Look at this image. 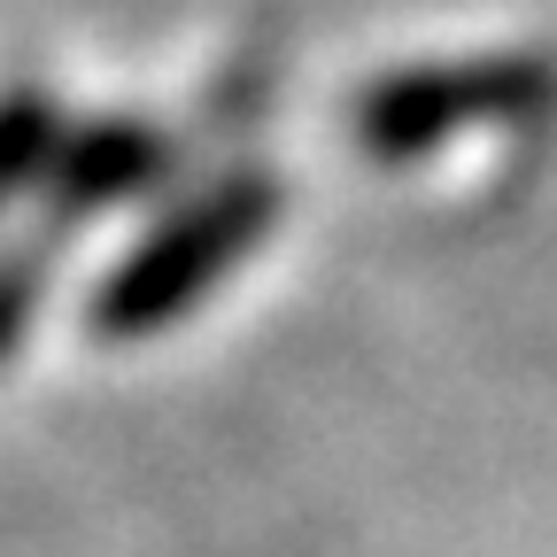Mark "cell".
I'll use <instances>...</instances> for the list:
<instances>
[{
    "label": "cell",
    "instance_id": "obj_1",
    "mask_svg": "<svg viewBox=\"0 0 557 557\" xmlns=\"http://www.w3.org/2000/svg\"><path fill=\"white\" fill-rule=\"evenodd\" d=\"M271 225H278V178L263 163H240L225 178H209L163 225L139 233L132 256L109 263V278L94 287V310H86L94 333L101 341H148V333L178 325Z\"/></svg>",
    "mask_w": 557,
    "mask_h": 557
},
{
    "label": "cell",
    "instance_id": "obj_2",
    "mask_svg": "<svg viewBox=\"0 0 557 557\" xmlns=\"http://www.w3.org/2000/svg\"><path fill=\"white\" fill-rule=\"evenodd\" d=\"M557 101V70L542 54H480V62H418L387 70L380 86L357 94L348 132L372 163H418L449 148L457 132L480 124H519Z\"/></svg>",
    "mask_w": 557,
    "mask_h": 557
},
{
    "label": "cell",
    "instance_id": "obj_3",
    "mask_svg": "<svg viewBox=\"0 0 557 557\" xmlns=\"http://www.w3.org/2000/svg\"><path fill=\"white\" fill-rule=\"evenodd\" d=\"M163 171H171V139L156 124H86V132L62 139L47 186L62 201H78V209H101V201L163 186Z\"/></svg>",
    "mask_w": 557,
    "mask_h": 557
}]
</instances>
